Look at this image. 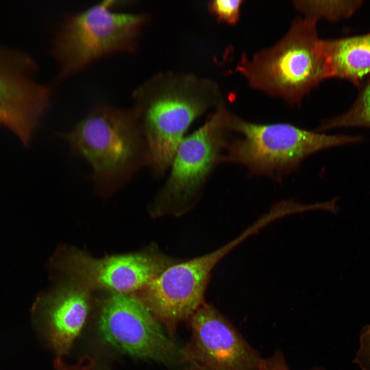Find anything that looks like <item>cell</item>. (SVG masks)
<instances>
[{
    "label": "cell",
    "mask_w": 370,
    "mask_h": 370,
    "mask_svg": "<svg viewBox=\"0 0 370 370\" xmlns=\"http://www.w3.org/2000/svg\"><path fill=\"white\" fill-rule=\"evenodd\" d=\"M133 96L146 165L158 177L170 168L192 122L207 109L223 105L213 83L189 75L156 77L139 86Z\"/></svg>",
    "instance_id": "1"
},
{
    "label": "cell",
    "mask_w": 370,
    "mask_h": 370,
    "mask_svg": "<svg viewBox=\"0 0 370 370\" xmlns=\"http://www.w3.org/2000/svg\"><path fill=\"white\" fill-rule=\"evenodd\" d=\"M57 135L89 164L95 193L101 197L116 193L146 165L145 142L132 108L97 104L69 132Z\"/></svg>",
    "instance_id": "2"
},
{
    "label": "cell",
    "mask_w": 370,
    "mask_h": 370,
    "mask_svg": "<svg viewBox=\"0 0 370 370\" xmlns=\"http://www.w3.org/2000/svg\"><path fill=\"white\" fill-rule=\"evenodd\" d=\"M317 22L305 16L296 18L275 45L251 58L243 55L237 70L254 89L299 104L318 84L330 78Z\"/></svg>",
    "instance_id": "3"
},
{
    "label": "cell",
    "mask_w": 370,
    "mask_h": 370,
    "mask_svg": "<svg viewBox=\"0 0 370 370\" xmlns=\"http://www.w3.org/2000/svg\"><path fill=\"white\" fill-rule=\"evenodd\" d=\"M105 1L66 15L54 34L51 52L62 80L109 55L133 52L146 21L142 14L115 11Z\"/></svg>",
    "instance_id": "4"
},
{
    "label": "cell",
    "mask_w": 370,
    "mask_h": 370,
    "mask_svg": "<svg viewBox=\"0 0 370 370\" xmlns=\"http://www.w3.org/2000/svg\"><path fill=\"white\" fill-rule=\"evenodd\" d=\"M227 124L230 131L240 136L228 140L222 161L242 164L254 173L275 176L293 171L316 152L363 140L359 135H327L288 123H252L229 112Z\"/></svg>",
    "instance_id": "5"
},
{
    "label": "cell",
    "mask_w": 370,
    "mask_h": 370,
    "mask_svg": "<svg viewBox=\"0 0 370 370\" xmlns=\"http://www.w3.org/2000/svg\"><path fill=\"white\" fill-rule=\"evenodd\" d=\"M227 113L220 106L179 144L169 175L150 206L153 216L181 215L196 203L211 173L222 161L229 132Z\"/></svg>",
    "instance_id": "6"
},
{
    "label": "cell",
    "mask_w": 370,
    "mask_h": 370,
    "mask_svg": "<svg viewBox=\"0 0 370 370\" xmlns=\"http://www.w3.org/2000/svg\"><path fill=\"white\" fill-rule=\"evenodd\" d=\"M249 234L247 230L216 250L169 266L144 287L141 301L156 318L172 330L179 322L192 317L202 305L211 271Z\"/></svg>",
    "instance_id": "7"
},
{
    "label": "cell",
    "mask_w": 370,
    "mask_h": 370,
    "mask_svg": "<svg viewBox=\"0 0 370 370\" xmlns=\"http://www.w3.org/2000/svg\"><path fill=\"white\" fill-rule=\"evenodd\" d=\"M103 339L131 356L170 364L182 361V351L163 331L140 300L115 293L103 305L99 320Z\"/></svg>",
    "instance_id": "8"
},
{
    "label": "cell",
    "mask_w": 370,
    "mask_h": 370,
    "mask_svg": "<svg viewBox=\"0 0 370 370\" xmlns=\"http://www.w3.org/2000/svg\"><path fill=\"white\" fill-rule=\"evenodd\" d=\"M192 338L182 361L197 370H260L263 357L213 307L202 304L191 318Z\"/></svg>",
    "instance_id": "9"
},
{
    "label": "cell",
    "mask_w": 370,
    "mask_h": 370,
    "mask_svg": "<svg viewBox=\"0 0 370 370\" xmlns=\"http://www.w3.org/2000/svg\"><path fill=\"white\" fill-rule=\"evenodd\" d=\"M37 68L28 55L0 46V124L26 137L36 130L53 95L38 82Z\"/></svg>",
    "instance_id": "10"
},
{
    "label": "cell",
    "mask_w": 370,
    "mask_h": 370,
    "mask_svg": "<svg viewBox=\"0 0 370 370\" xmlns=\"http://www.w3.org/2000/svg\"><path fill=\"white\" fill-rule=\"evenodd\" d=\"M173 261L156 251L97 260L78 254L72 268L87 284L127 294L145 287Z\"/></svg>",
    "instance_id": "11"
},
{
    "label": "cell",
    "mask_w": 370,
    "mask_h": 370,
    "mask_svg": "<svg viewBox=\"0 0 370 370\" xmlns=\"http://www.w3.org/2000/svg\"><path fill=\"white\" fill-rule=\"evenodd\" d=\"M88 310V297L82 289H68L52 301L47 312L48 336L59 355L69 353L84 325Z\"/></svg>",
    "instance_id": "12"
},
{
    "label": "cell",
    "mask_w": 370,
    "mask_h": 370,
    "mask_svg": "<svg viewBox=\"0 0 370 370\" xmlns=\"http://www.w3.org/2000/svg\"><path fill=\"white\" fill-rule=\"evenodd\" d=\"M330 78L348 80L359 87L370 79V33L361 35L322 40Z\"/></svg>",
    "instance_id": "13"
},
{
    "label": "cell",
    "mask_w": 370,
    "mask_h": 370,
    "mask_svg": "<svg viewBox=\"0 0 370 370\" xmlns=\"http://www.w3.org/2000/svg\"><path fill=\"white\" fill-rule=\"evenodd\" d=\"M359 87L357 97L350 108L340 115L324 120L317 131L340 127L370 128V79Z\"/></svg>",
    "instance_id": "14"
},
{
    "label": "cell",
    "mask_w": 370,
    "mask_h": 370,
    "mask_svg": "<svg viewBox=\"0 0 370 370\" xmlns=\"http://www.w3.org/2000/svg\"><path fill=\"white\" fill-rule=\"evenodd\" d=\"M362 1H294V7L304 16L318 21L320 18L336 21L352 15L361 6Z\"/></svg>",
    "instance_id": "15"
},
{
    "label": "cell",
    "mask_w": 370,
    "mask_h": 370,
    "mask_svg": "<svg viewBox=\"0 0 370 370\" xmlns=\"http://www.w3.org/2000/svg\"><path fill=\"white\" fill-rule=\"evenodd\" d=\"M243 3L241 0L212 1L209 4V9L219 22L234 25L239 20Z\"/></svg>",
    "instance_id": "16"
},
{
    "label": "cell",
    "mask_w": 370,
    "mask_h": 370,
    "mask_svg": "<svg viewBox=\"0 0 370 370\" xmlns=\"http://www.w3.org/2000/svg\"><path fill=\"white\" fill-rule=\"evenodd\" d=\"M260 370H291L284 353L281 349L275 350L270 356L263 358ZM309 370H325L320 366H316Z\"/></svg>",
    "instance_id": "17"
},
{
    "label": "cell",
    "mask_w": 370,
    "mask_h": 370,
    "mask_svg": "<svg viewBox=\"0 0 370 370\" xmlns=\"http://www.w3.org/2000/svg\"><path fill=\"white\" fill-rule=\"evenodd\" d=\"M54 364L56 370H96V367L94 359L86 355L73 365L64 363L60 357H58L54 360Z\"/></svg>",
    "instance_id": "18"
},
{
    "label": "cell",
    "mask_w": 370,
    "mask_h": 370,
    "mask_svg": "<svg viewBox=\"0 0 370 370\" xmlns=\"http://www.w3.org/2000/svg\"><path fill=\"white\" fill-rule=\"evenodd\" d=\"M364 335L366 343L370 349V324L364 326Z\"/></svg>",
    "instance_id": "19"
}]
</instances>
